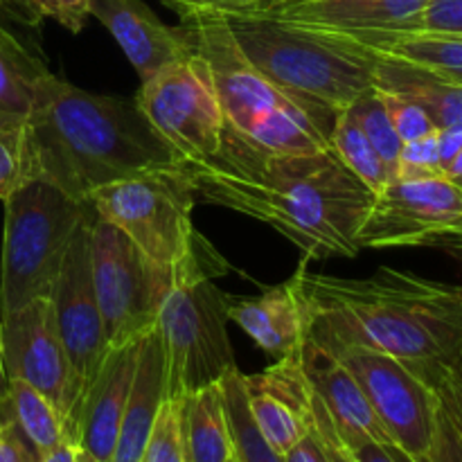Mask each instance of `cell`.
<instances>
[{"instance_id":"1","label":"cell","mask_w":462,"mask_h":462,"mask_svg":"<svg viewBox=\"0 0 462 462\" xmlns=\"http://www.w3.org/2000/svg\"><path fill=\"white\" fill-rule=\"evenodd\" d=\"M197 199L269 224L311 260L359 255L374 192L334 149L275 153L226 134L210 161L180 162Z\"/></svg>"},{"instance_id":"2","label":"cell","mask_w":462,"mask_h":462,"mask_svg":"<svg viewBox=\"0 0 462 462\" xmlns=\"http://www.w3.org/2000/svg\"><path fill=\"white\" fill-rule=\"evenodd\" d=\"M307 338L323 350L361 346L393 356L433 388L462 365V287L382 266L370 278L298 269Z\"/></svg>"},{"instance_id":"3","label":"cell","mask_w":462,"mask_h":462,"mask_svg":"<svg viewBox=\"0 0 462 462\" xmlns=\"http://www.w3.org/2000/svg\"><path fill=\"white\" fill-rule=\"evenodd\" d=\"M34 179L77 201L143 171L180 165L135 99L99 95L45 70L25 117Z\"/></svg>"},{"instance_id":"4","label":"cell","mask_w":462,"mask_h":462,"mask_svg":"<svg viewBox=\"0 0 462 462\" xmlns=\"http://www.w3.org/2000/svg\"><path fill=\"white\" fill-rule=\"evenodd\" d=\"M183 25L210 70L226 134L275 153L332 149L329 134L337 116L302 102L269 79L242 52L224 16L206 14L188 18Z\"/></svg>"},{"instance_id":"5","label":"cell","mask_w":462,"mask_h":462,"mask_svg":"<svg viewBox=\"0 0 462 462\" xmlns=\"http://www.w3.org/2000/svg\"><path fill=\"white\" fill-rule=\"evenodd\" d=\"M242 52L280 88L338 116L374 88L379 54L338 32L298 25L248 9L224 16Z\"/></svg>"},{"instance_id":"6","label":"cell","mask_w":462,"mask_h":462,"mask_svg":"<svg viewBox=\"0 0 462 462\" xmlns=\"http://www.w3.org/2000/svg\"><path fill=\"white\" fill-rule=\"evenodd\" d=\"M194 203L180 165L129 176L90 199L99 219L120 228L152 262L179 271L185 282L228 273L224 257L194 228Z\"/></svg>"},{"instance_id":"7","label":"cell","mask_w":462,"mask_h":462,"mask_svg":"<svg viewBox=\"0 0 462 462\" xmlns=\"http://www.w3.org/2000/svg\"><path fill=\"white\" fill-rule=\"evenodd\" d=\"M3 203L0 316H7L36 298H50L72 237L93 208L45 179L27 180Z\"/></svg>"},{"instance_id":"8","label":"cell","mask_w":462,"mask_h":462,"mask_svg":"<svg viewBox=\"0 0 462 462\" xmlns=\"http://www.w3.org/2000/svg\"><path fill=\"white\" fill-rule=\"evenodd\" d=\"M228 320V296L212 280L180 282L167 293L156 319L167 397L185 400L237 368Z\"/></svg>"},{"instance_id":"9","label":"cell","mask_w":462,"mask_h":462,"mask_svg":"<svg viewBox=\"0 0 462 462\" xmlns=\"http://www.w3.org/2000/svg\"><path fill=\"white\" fill-rule=\"evenodd\" d=\"M90 269L108 346L138 341L156 325L158 310L176 284L179 271L149 260L120 228L90 219Z\"/></svg>"},{"instance_id":"10","label":"cell","mask_w":462,"mask_h":462,"mask_svg":"<svg viewBox=\"0 0 462 462\" xmlns=\"http://www.w3.org/2000/svg\"><path fill=\"white\" fill-rule=\"evenodd\" d=\"M135 104L180 162L210 161L224 140V113L201 54L167 63L140 81Z\"/></svg>"},{"instance_id":"11","label":"cell","mask_w":462,"mask_h":462,"mask_svg":"<svg viewBox=\"0 0 462 462\" xmlns=\"http://www.w3.org/2000/svg\"><path fill=\"white\" fill-rule=\"evenodd\" d=\"M346 365L391 440L415 462H424L436 436L440 393L383 352L361 346L325 350Z\"/></svg>"},{"instance_id":"12","label":"cell","mask_w":462,"mask_h":462,"mask_svg":"<svg viewBox=\"0 0 462 462\" xmlns=\"http://www.w3.org/2000/svg\"><path fill=\"white\" fill-rule=\"evenodd\" d=\"M462 224V189L445 174L395 176L373 199L356 233L359 248L431 246Z\"/></svg>"},{"instance_id":"13","label":"cell","mask_w":462,"mask_h":462,"mask_svg":"<svg viewBox=\"0 0 462 462\" xmlns=\"http://www.w3.org/2000/svg\"><path fill=\"white\" fill-rule=\"evenodd\" d=\"M0 325L7 379H18L43 393L57 406L63 424H68L79 402L81 386L68 361L52 300L36 298L21 310L0 316Z\"/></svg>"},{"instance_id":"14","label":"cell","mask_w":462,"mask_h":462,"mask_svg":"<svg viewBox=\"0 0 462 462\" xmlns=\"http://www.w3.org/2000/svg\"><path fill=\"white\" fill-rule=\"evenodd\" d=\"M90 219L93 210L72 237L57 282L50 293L59 334L68 352V361L79 379L81 393L97 374L99 365L111 350L97 293H95L93 269H90Z\"/></svg>"},{"instance_id":"15","label":"cell","mask_w":462,"mask_h":462,"mask_svg":"<svg viewBox=\"0 0 462 462\" xmlns=\"http://www.w3.org/2000/svg\"><path fill=\"white\" fill-rule=\"evenodd\" d=\"M143 338V337H140ZM138 341L111 347L68 418L66 436L79 462H111L134 382Z\"/></svg>"},{"instance_id":"16","label":"cell","mask_w":462,"mask_h":462,"mask_svg":"<svg viewBox=\"0 0 462 462\" xmlns=\"http://www.w3.org/2000/svg\"><path fill=\"white\" fill-rule=\"evenodd\" d=\"M244 388L257 429L284 456L311 427L314 391L300 352L278 359L257 374H244Z\"/></svg>"},{"instance_id":"17","label":"cell","mask_w":462,"mask_h":462,"mask_svg":"<svg viewBox=\"0 0 462 462\" xmlns=\"http://www.w3.org/2000/svg\"><path fill=\"white\" fill-rule=\"evenodd\" d=\"M431 0H264L253 9L347 36L415 30Z\"/></svg>"},{"instance_id":"18","label":"cell","mask_w":462,"mask_h":462,"mask_svg":"<svg viewBox=\"0 0 462 462\" xmlns=\"http://www.w3.org/2000/svg\"><path fill=\"white\" fill-rule=\"evenodd\" d=\"M90 16L97 18L131 66L140 81L156 75L167 63L194 52V41L188 25L170 27L152 12L143 0H88Z\"/></svg>"},{"instance_id":"19","label":"cell","mask_w":462,"mask_h":462,"mask_svg":"<svg viewBox=\"0 0 462 462\" xmlns=\"http://www.w3.org/2000/svg\"><path fill=\"white\" fill-rule=\"evenodd\" d=\"M302 365H305L307 379L311 383V391L323 404L338 440L346 449L359 445V442H395L386 433L383 424L379 422L377 413L373 411L370 402L365 400L364 391L355 382L346 365L334 359L329 352L305 338L302 343Z\"/></svg>"},{"instance_id":"20","label":"cell","mask_w":462,"mask_h":462,"mask_svg":"<svg viewBox=\"0 0 462 462\" xmlns=\"http://www.w3.org/2000/svg\"><path fill=\"white\" fill-rule=\"evenodd\" d=\"M228 319L275 361L300 352L307 338L305 311L291 278L260 296H228Z\"/></svg>"},{"instance_id":"21","label":"cell","mask_w":462,"mask_h":462,"mask_svg":"<svg viewBox=\"0 0 462 462\" xmlns=\"http://www.w3.org/2000/svg\"><path fill=\"white\" fill-rule=\"evenodd\" d=\"M165 400V355H162L158 329L153 325L138 343L134 382H131L129 397H126L120 436H117L116 454L111 462L143 460L144 445H147L149 433H152L158 411Z\"/></svg>"},{"instance_id":"22","label":"cell","mask_w":462,"mask_h":462,"mask_svg":"<svg viewBox=\"0 0 462 462\" xmlns=\"http://www.w3.org/2000/svg\"><path fill=\"white\" fill-rule=\"evenodd\" d=\"M374 86L413 99L431 116L438 129L462 125V84L458 81H451L413 63L379 54Z\"/></svg>"},{"instance_id":"23","label":"cell","mask_w":462,"mask_h":462,"mask_svg":"<svg viewBox=\"0 0 462 462\" xmlns=\"http://www.w3.org/2000/svg\"><path fill=\"white\" fill-rule=\"evenodd\" d=\"M183 442L188 462H228L233 458V438L221 383L201 388L183 400Z\"/></svg>"},{"instance_id":"24","label":"cell","mask_w":462,"mask_h":462,"mask_svg":"<svg viewBox=\"0 0 462 462\" xmlns=\"http://www.w3.org/2000/svg\"><path fill=\"white\" fill-rule=\"evenodd\" d=\"M383 57L413 63L429 72L462 84V36L442 32H391V34L355 36Z\"/></svg>"},{"instance_id":"25","label":"cell","mask_w":462,"mask_h":462,"mask_svg":"<svg viewBox=\"0 0 462 462\" xmlns=\"http://www.w3.org/2000/svg\"><path fill=\"white\" fill-rule=\"evenodd\" d=\"M45 63L0 25V122H25Z\"/></svg>"},{"instance_id":"26","label":"cell","mask_w":462,"mask_h":462,"mask_svg":"<svg viewBox=\"0 0 462 462\" xmlns=\"http://www.w3.org/2000/svg\"><path fill=\"white\" fill-rule=\"evenodd\" d=\"M0 409L7 411L3 415L12 420L14 427L23 433V438L34 447L39 456L48 454L68 440L66 424L57 406L30 383L9 379L7 400L0 404Z\"/></svg>"},{"instance_id":"27","label":"cell","mask_w":462,"mask_h":462,"mask_svg":"<svg viewBox=\"0 0 462 462\" xmlns=\"http://www.w3.org/2000/svg\"><path fill=\"white\" fill-rule=\"evenodd\" d=\"M219 383L224 393L230 438H233V458L237 462H284L282 454L269 445L253 420L246 388H244V374L235 368Z\"/></svg>"},{"instance_id":"28","label":"cell","mask_w":462,"mask_h":462,"mask_svg":"<svg viewBox=\"0 0 462 462\" xmlns=\"http://www.w3.org/2000/svg\"><path fill=\"white\" fill-rule=\"evenodd\" d=\"M329 144H332L334 153L341 158L343 165L352 174L359 176L374 194L386 188V183L391 180V171L386 170L382 156H379L377 149L373 147V143L365 135L352 104L343 108V111H338L332 134H329Z\"/></svg>"},{"instance_id":"29","label":"cell","mask_w":462,"mask_h":462,"mask_svg":"<svg viewBox=\"0 0 462 462\" xmlns=\"http://www.w3.org/2000/svg\"><path fill=\"white\" fill-rule=\"evenodd\" d=\"M352 108H355L356 117H359L368 140L373 143V147L377 149L379 156H382L386 170L391 171L393 180L397 171V158H400L402 140L400 135L395 134V129H393L391 116H388V108L382 93H379L377 88L368 90V93L361 95V97L352 104Z\"/></svg>"},{"instance_id":"30","label":"cell","mask_w":462,"mask_h":462,"mask_svg":"<svg viewBox=\"0 0 462 462\" xmlns=\"http://www.w3.org/2000/svg\"><path fill=\"white\" fill-rule=\"evenodd\" d=\"M34 179L25 122H0V201Z\"/></svg>"},{"instance_id":"31","label":"cell","mask_w":462,"mask_h":462,"mask_svg":"<svg viewBox=\"0 0 462 462\" xmlns=\"http://www.w3.org/2000/svg\"><path fill=\"white\" fill-rule=\"evenodd\" d=\"M140 462H185L183 400L162 402Z\"/></svg>"},{"instance_id":"32","label":"cell","mask_w":462,"mask_h":462,"mask_svg":"<svg viewBox=\"0 0 462 462\" xmlns=\"http://www.w3.org/2000/svg\"><path fill=\"white\" fill-rule=\"evenodd\" d=\"M374 88H377V86H374ZM377 90L382 93L383 102H386L393 129H395V134L400 135L402 144L422 138V135L433 134V131L438 129L436 122L431 120V116H429L420 104H415L413 99L404 97V95L388 93V90H382V88Z\"/></svg>"},{"instance_id":"33","label":"cell","mask_w":462,"mask_h":462,"mask_svg":"<svg viewBox=\"0 0 462 462\" xmlns=\"http://www.w3.org/2000/svg\"><path fill=\"white\" fill-rule=\"evenodd\" d=\"M438 393H440V409H438L436 436L424 462H462V424L445 393L440 388Z\"/></svg>"},{"instance_id":"34","label":"cell","mask_w":462,"mask_h":462,"mask_svg":"<svg viewBox=\"0 0 462 462\" xmlns=\"http://www.w3.org/2000/svg\"><path fill=\"white\" fill-rule=\"evenodd\" d=\"M442 174L440 152H438V129L418 140L404 143L397 158L395 176H436Z\"/></svg>"},{"instance_id":"35","label":"cell","mask_w":462,"mask_h":462,"mask_svg":"<svg viewBox=\"0 0 462 462\" xmlns=\"http://www.w3.org/2000/svg\"><path fill=\"white\" fill-rule=\"evenodd\" d=\"M415 30L462 36V0H431Z\"/></svg>"},{"instance_id":"36","label":"cell","mask_w":462,"mask_h":462,"mask_svg":"<svg viewBox=\"0 0 462 462\" xmlns=\"http://www.w3.org/2000/svg\"><path fill=\"white\" fill-rule=\"evenodd\" d=\"M162 3L174 9L180 21H188V18L194 16H206V14L228 16V14L248 12V9L257 7L264 0H162Z\"/></svg>"},{"instance_id":"37","label":"cell","mask_w":462,"mask_h":462,"mask_svg":"<svg viewBox=\"0 0 462 462\" xmlns=\"http://www.w3.org/2000/svg\"><path fill=\"white\" fill-rule=\"evenodd\" d=\"M50 3V18L66 27L72 34H79L84 30L86 21L90 16L88 0H48Z\"/></svg>"},{"instance_id":"38","label":"cell","mask_w":462,"mask_h":462,"mask_svg":"<svg viewBox=\"0 0 462 462\" xmlns=\"http://www.w3.org/2000/svg\"><path fill=\"white\" fill-rule=\"evenodd\" d=\"M311 420H314V427L319 429L320 438L325 440L329 460L332 462H355L352 460V456L347 454L346 447L341 445V440H338L337 431H334L332 422H329L328 413H325L323 404H320V400L316 397V393H314V400H311Z\"/></svg>"},{"instance_id":"39","label":"cell","mask_w":462,"mask_h":462,"mask_svg":"<svg viewBox=\"0 0 462 462\" xmlns=\"http://www.w3.org/2000/svg\"><path fill=\"white\" fill-rule=\"evenodd\" d=\"M284 462H332L329 460L328 447L325 440L320 438L319 429L314 427V420H311V427L287 454L282 456Z\"/></svg>"},{"instance_id":"40","label":"cell","mask_w":462,"mask_h":462,"mask_svg":"<svg viewBox=\"0 0 462 462\" xmlns=\"http://www.w3.org/2000/svg\"><path fill=\"white\" fill-rule=\"evenodd\" d=\"M347 454L352 456L355 462H415L409 454H404L400 447L391 445V442L365 440L350 447Z\"/></svg>"},{"instance_id":"41","label":"cell","mask_w":462,"mask_h":462,"mask_svg":"<svg viewBox=\"0 0 462 462\" xmlns=\"http://www.w3.org/2000/svg\"><path fill=\"white\" fill-rule=\"evenodd\" d=\"M27 449L34 447L23 438L7 415L0 413V462H18Z\"/></svg>"},{"instance_id":"42","label":"cell","mask_w":462,"mask_h":462,"mask_svg":"<svg viewBox=\"0 0 462 462\" xmlns=\"http://www.w3.org/2000/svg\"><path fill=\"white\" fill-rule=\"evenodd\" d=\"M460 149H462V125L442 126V129H438V152H440L442 170H445L447 162H449Z\"/></svg>"},{"instance_id":"43","label":"cell","mask_w":462,"mask_h":462,"mask_svg":"<svg viewBox=\"0 0 462 462\" xmlns=\"http://www.w3.org/2000/svg\"><path fill=\"white\" fill-rule=\"evenodd\" d=\"M438 388H440V391L447 395V400L451 402V406H454L456 415H458L462 424V365H458L456 370H451V373L445 377V382H442Z\"/></svg>"},{"instance_id":"44","label":"cell","mask_w":462,"mask_h":462,"mask_svg":"<svg viewBox=\"0 0 462 462\" xmlns=\"http://www.w3.org/2000/svg\"><path fill=\"white\" fill-rule=\"evenodd\" d=\"M18 12L25 16L27 23L39 25L43 18H50V3L48 0H16Z\"/></svg>"},{"instance_id":"45","label":"cell","mask_w":462,"mask_h":462,"mask_svg":"<svg viewBox=\"0 0 462 462\" xmlns=\"http://www.w3.org/2000/svg\"><path fill=\"white\" fill-rule=\"evenodd\" d=\"M41 462H79L77 460V451L72 447L70 440H63L61 445L54 447L52 451L41 456Z\"/></svg>"},{"instance_id":"46","label":"cell","mask_w":462,"mask_h":462,"mask_svg":"<svg viewBox=\"0 0 462 462\" xmlns=\"http://www.w3.org/2000/svg\"><path fill=\"white\" fill-rule=\"evenodd\" d=\"M442 174H445L447 179L456 185V188L462 189V149L456 153L454 158H451L449 162H447L445 170H442Z\"/></svg>"},{"instance_id":"47","label":"cell","mask_w":462,"mask_h":462,"mask_svg":"<svg viewBox=\"0 0 462 462\" xmlns=\"http://www.w3.org/2000/svg\"><path fill=\"white\" fill-rule=\"evenodd\" d=\"M7 391H9V379L3 365V325H0V404L7 400Z\"/></svg>"},{"instance_id":"48","label":"cell","mask_w":462,"mask_h":462,"mask_svg":"<svg viewBox=\"0 0 462 462\" xmlns=\"http://www.w3.org/2000/svg\"><path fill=\"white\" fill-rule=\"evenodd\" d=\"M440 242H462V224L458 226V228L454 230V233H449V235H442V237H438L436 242L431 244V246L436 248L438 244H440Z\"/></svg>"},{"instance_id":"49","label":"cell","mask_w":462,"mask_h":462,"mask_svg":"<svg viewBox=\"0 0 462 462\" xmlns=\"http://www.w3.org/2000/svg\"><path fill=\"white\" fill-rule=\"evenodd\" d=\"M436 248H445V251L454 253V255L462 262V242H440Z\"/></svg>"},{"instance_id":"50","label":"cell","mask_w":462,"mask_h":462,"mask_svg":"<svg viewBox=\"0 0 462 462\" xmlns=\"http://www.w3.org/2000/svg\"><path fill=\"white\" fill-rule=\"evenodd\" d=\"M9 5H16V0H0V7H9Z\"/></svg>"},{"instance_id":"51","label":"cell","mask_w":462,"mask_h":462,"mask_svg":"<svg viewBox=\"0 0 462 462\" xmlns=\"http://www.w3.org/2000/svg\"><path fill=\"white\" fill-rule=\"evenodd\" d=\"M34 462H41V456H39V458H36V460H34Z\"/></svg>"},{"instance_id":"52","label":"cell","mask_w":462,"mask_h":462,"mask_svg":"<svg viewBox=\"0 0 462 462\" xmlns=\"http://www.w3.org/2000/svg\"><path fill=\"white\" fill-rule=\"evenodd\" d=\"M228 462H237V460H235V458H230V460H228Z\"/></svg>"},{"instance_id":"53","label":"cell","mask_w":462,"mask_h":462,"mask_svg":"<svg viewBox=\"0 0 462 462\" xmlns=\"http://www.w3.org/2000/svg\"><path fill=\"white\" fill-rule=\"evenodd\" d=\"M185 462H188V460H185Z\"/></svg>"}]
</instances>
